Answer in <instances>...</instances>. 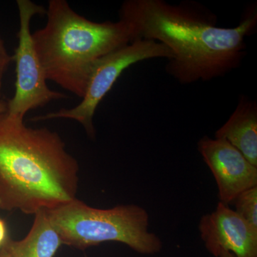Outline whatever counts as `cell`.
<instances>
[{
  "mask_svg": "<svg viewBox=\"0 0 257 257\" xmlns=\"http://www.w3.org/2000/svg\"><path fill=\"white\" fill-rule=\"evenodd\" d=\"M232 204L235 206L234 210L257 229V187L240 193Z\"/></svg>",
  "mask_w": 257,
  "mask_h": 257,
  "instance_id": "obj_11",
  "label": "cell"
},
{
  "mask_svg": "<svg viewBox=\"0 0 257 257\" xmlns=\"http://www.w3.org/2000/svg\"><path fill=\"white\" fill-rule=\"evenodd\" d=\"M0 257H14L8 248L3 244L0 248Z\"/></svg>",
  "mask_w": 257,
  "mask_h": 257,
  "instance_id": "obj_14",
  "label": "cell"
},
{
  "mask_svg": "<svg viewBox=\"0 0 257 257\" xmlns=\"http://www.w3.org/2000/svg\"><path fill=\"white\" fill-rule=\"evenodd\" d=\"M219 257H235L232 253L228 251H222L219 253Z\"/></svg>",
  "mask_w": 257,
  "mask_h": 257,
  "instance_id": "obj_16",
  "label": "cell"
},
{
  "mask_svg": "<svg viewBox=\"0 0 257 257\" xmlns=\"http://www.w3.org/2000/svg\"><path fill=\"white\" fill-rule=\"evenodd\" d=\"M119 20L133 30L135 40L164 44L173 58L167 73L182 84L210 81L237 68L246 55V37L256 28V7H248L238 26L220 28L215 15L194 3L175 5L163 0H127Z\"/></svg>",
  "mask_w": 257,
  "mask_h": 257,
  "instance_id": "obj_1",
  "label": "cell"
},
{
  "mask_svg": "<svg viewBox=\"0 0 257 257\" xmlns=\"http://www.w3.org/2000/svg\"><path fill=\"white\" fill-rule=\"evenodd\" d=\"M79 166L60 135L0 114V209L35 215L77 198Z\"/></svg>",
  "mask_w": 257,
  "mask_h": 257,
  "instance_id": "obj_2",
  "label": "cell"
},
{
  "mask_svg": "<svg viewBox=\"0 0 257 257\" xmlns=\"http://www.w3.org/2000/svg\"><path fill=\"white\" fill-rule=\"evenodd\" d=\"M4 245L14 257H55L62 241L43 209L34 215L33 224L25 238L15 241L8 237Z\"/></svg>",
  "mask_w": 257,
  "mask_h": 257,
  "instance_id": "obj_10",
  "label": "cell"
},
{
  "mask_svg": "<svg viewBox=\"0 0 257 257\" xmlns=\"http://www.w3.org/2000/svg\"><path fill=\"white\" fill-rule=\"evenodd\" d=\"M8 109V105H7V101L1 98V90H0V114L6 112Z\"/></svg>",
  "mask_w": 257,
  "mask_h": 257,
  "instance_id": "obj_15",
  "label": "cell"
},
{
  "mask_svg": "<svg viewBox=\"0 0 257 257\" xmlns=\"http://www.w3.org/2000/svg\"><path fill=\"white\" fill-rule=\"evenodd\" d=\"M199 231L214 256L225 251L235 257H257V229L227 204L219 202L215 210L203 215Z\"/></svg>",
  "mask_w": 257,
  "mask_h": 257,
  "instance_id": "obj_8",
  "label": "cell"
},
{
  "mask_svg": "<svg viewBox=\"0 0 257 257\" xmlns=\"http://www.w3.org/2000/svg\"><path fill=\"white\" fill-rule=\"evenodd\" d=\"M46 25L32 34L47 80L82 98L94 64L135 41L122 20L94 23L74 12L66 0H50Z\"/></svg>",
  "mask_w": 257,
  "mask_h": 257,
  "instance_id": "obj_3",
  "label": "cell"
},
{
  "mask_svg": "<svg viewBox=\"0 0 257 257\" xmlns=\"http://www.w3.org/2000/svg\"><path fill=\"white\" fill-rule=\"evenodd\" d=\"M8 229L7 223L4 219L0 217V248L3 246L6 240L8 239Z\"/></svg>",
  "mask_w": 257,
  "mask_h": 257,
  "instance_id": "obj_13",
  "label": "cell"
},
{
  "mask_svg": "<svg viewBox=\"0 0 257 257\" xmlns=\"http://www.w3.org/2000/svg\"><path fill=\"white\" fill-rule=\"evenodd\" d=\"M13 60V57L8 53L5 42L0 36V90L3 86V79L7 69L9 67L10 62Z\"/></svg>",
  "mask_w": 257,
  "mask_h": 257,
  "instance_id": "obj_12",
  "label": "cell"
},
{
  "mask_svg": "<svg viewBox=\"0 0 257 257\" xmlns=\"http://www.w3.org/2000/svg\"><path fill=\"white\" fill-rule=\"evenodd\" d=\"M47 212L62 244L77 249L109 241L123 243L143 255L156 254L163 248L160 238L149 230L148 212L138 204L99 209L76 198Z\"/></svg>",
  "mask_w": 257,
  "mask_h": 257,
  "instance_id": "obj_4",
  "label": "cell"
},
{
  "mask_svg": "<svg viewBox=\"0 0 257 257\" xmlns=\"http://www.w3.org/2000/svg\"><path fill=\"white\" fill-rule=\"evenodd\" d=\"M20 16L18 46L13 60L16 63V82L14 96L7 101V112L25 118L32 109L46 105L50 101L65 99L62 92L53 91L47 84V79L32 40V19L46 14V10L30 0L17 1Z\"/></svg>",
  "mask_w": 257,
  "mask_h": 257,
  "instance_id": "obj_6",
  "label": "cell"
},
{
  "mask_svg": "<svg viewBox=\"0 0 257 257\" xmlns=\"http://www.w3.org/2000/svg\"><path fill=\"white\" fill-rule=\"evenodd\" d=\"M154 58H173L172 51L160 42L150 40H137L116 49L101 57L94 64L88 81L85 94L78 105L71 109H61L48 114L34 116L31 121L59 119L78 121L88 136L95 138L94 113L103 98L110 91L123 71L141 61Z\"/></svg>",
  "mask_w": 257,
  "mask_h": 257,
  "instance_id": "obj_5",
  "label": "cell"
},
{
  "mask_svg": "<svg viewBox=\"0 0 257 257\" xmlns=\"http://www.w3.org/2000/svg\"><path fill=\"white\" fill-rule=\"evenodd\" d=\"M197 150L215 179L219 202L229 205L240 193L257 187V167L226 140L205 136Z\"/></svg>",
  "mask_w": 257,
  "mask_h": 257,
  "instance_id": "obj_7",
  "label": "cell"
},
{
  "mask_svg": "<svg viewBox=\"0 0 257 257\" xmlns=\"http://www.w3.org/2000/svg\"><path fill=\"white\" fill-rule=\"evenodd\" d=\"M215 138L226 140L257 167V104L241 95L229 119L215 133Z\"/></svg>",
  "mask_w": 257,
  "mask_h": 257,
  "instance_id": "obj_9",
  "label": "cell"
}]
</instances>
